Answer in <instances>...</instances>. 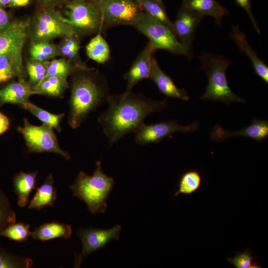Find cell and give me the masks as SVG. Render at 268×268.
<instances>
[{
	"instance_id": "4dcf8cb0",
	"label": "cell",
	"mask_w": 268,
	"mask_h": 268,
	"mask_svg": "<svg viewBox=\"0 0 268 268\" xmlns=\"http://www.w3.org/2000/svg\"><path fill=\"white\" fill-rule=\"evenodd\" d=\"M79 68L64 58L49 61L46 77L58 76L65 78L72 75Z\"/></svg>"
},
{
	"instance_id": "4fadbf2b",
	"label": "cell",
	"mask_w": 268,
	"mask_h": 268,
	"mask_svg": "<svg viewBox=\"0 0 268 268\" xmlns=\"http://www.w3.org/2000/svg\"><path fill=\"white\" fill-rule=\"evenodd\" d=\"M245 136L257 142L266 140L268 137V122L254 119L251 124L247 127L236 131H229L217 125L210 133L211 139L215 142H220L231 136Z\"/></svg>"
},
{
	"instance_id": "5b68a950",
	"label": "cell",
	"mask_w": 268,
	"mask_h": 268,
	"mask_svg": "<svg viewBox=\"0 0 268 268\" xmlns=\"http://www.w3.org/2000/svg\"><path fill=\"white\" fill-rule=\"evenodd\" d=\"M77 36L56 8L38 5L29 18L28 38L32 42H47L57 38Z\"/></svg>"
},
{
	"instance_id": "44dd1931",
	"label": "cell",
	"mask_w": 268,
	"mask_h": 268,
	"mask_svg": "<svg viewBox=\"0 0 268 268\" xmlns=\"http://www.w3.org/2000/svg\"><path fill=\"white\" fill-rule=\"evenodd\" d=\"M36 189V193L28 206L29 209L40 210L54 205L57 195L52 174H49L44 183Z\"/></svg>"
},
{
	"instance_id": "f6af8a7d",
	"label": "cell",
	"mask_w": 268,
	"mask_h": 268,
	"mask_svg": "<svg viewBox=\"0 0 268 268\" xmlns=\"http://www.w3.org/2000/svg\"></svg>"
},
{
	"instance_id": "7a4b0ae2",
	"label": "cell",
	"mask_w": 268,
	"mask_h": 268,
	"mask_svg": "<svg viewBox=\"0 0 268 268\" xmlns=\"http://www.w3.org/2000/svg\"><path fill=\"white\" fill-rule=\"evenodd\" d=\"M72 75L68 122L75 129L110 95L106 78L97 71L79 68Z\"/></svg>"
},
{
	"instance_id": "7bdbcfd3",
	"label": "cell",
	"mask_w": 268,
	"mask_h": 268,
	"mask_svg": "<svg viewBox=\"0 0 268 268\" xmlns=\"http://www.w3.org/2000/svg\"><path fill=\"white\" fill-rule=\"evenodd\" d=\"M10 0H0V7L2 8L9 7Z\"/></svg>"
},
{
	"instance_id": "60d3db41",
	"label": "cell",
	"mask_w": 268,
	"mask_h": 268,
	"mask_svg": "<svg viewBox=\"0 0 268 268\" xmlns=\"http://www.w3.org/2000/svg\"><path fill=\"white\" fill-rule=\"evenodd\" d=\"M10 121L6 116L0 112V134L5 133L9 128Z\"/></svg>"
},
{
	"instance_id": "f35d334b",
	"label": "cell",
	"mask_w": 268,
	"mask_h": 268,
	"mask_svg": "<svg viewBox=\"0 0 268 268\" xmlns=\"http://www.w3.org/2000/svg\"><path fill=\"white\" fill-rule=\"evenodd\" d=\"M68 0H36L38 5L46 7H54L64 6Z\"/></svg>"
},
{
	"instance_id": "836d02e7",
	"label": "cell",
	"mask_w": 268,
	"mask_h": 268,
	"mask_svg": "<svg viewBox=\"0 0 268 268\" xmlns=\"http://www.w3.org/2000/svg\"><path fill=\"white\" fill-rule=\"evenodd\" d=\"M33 265L31 259L10 254L0 248V268H30Z\"/></svg>"
},
{
	"instance_id": "cb8c5ba5",
	"label": "cell",
	"mask_w": 268,
	"mask_h": 268,
	"mask_svg": "<svg viewBox=\"0 0 268 268\" xmlns=\"http://www.w3.org/2000/svg\"><path fill=\"white\" fill-rule=\"evenodd\" d=\"M68 87L67 78L58 76H49L46 77L33 88L34 94L61 98Z\"/></svg>"
},
{
	"instance_id": "3957f363",
	"label": "cell",
	"mask_w": 268,
	"mask_h": 268,
	"mask_svg": "<svg viewBox=\"0 0 268 268\" xmlns=\"http://www.w3.org/2000/svg\"><path fill=\"white\" fill-rule=\"evenodd\" d=\"M114 179L102 170L100 161L91 176L80 172L73 184L69 187L74 197L83 201L92 214L105 212L106 200L113 188Z\"/></svg>"
},
{
	"instance_id": "74e56055",
	"label": "cell",
	"mask_w": 268,
	"mask_h": 268,
	"mask_svg": "<svg viewBox=\"0 0 268 268\" xmlns=\"http://www.w3.org/2000/svg\"><path fill=\"white\" fill-rule=\"evenodd\" d=\"M12 21L9 13L0 7V32L6 29Z\"/></svg>"
},
{
	"instance_id": "d6a6232c",
	"label": "cell",
	"mask_w": 268,
	"mask_h": 268,
	"mask_svg": "<svg viewBox=\"0 0 268 268\" xmlns=\"http://www.w3.org/2000/svg\"><path fill=\"white\" fill-rule=\"evenodd\" d=\"M49 61H39L30 59L26 64L29 81L33 88L38 85L46 76Z\"/></svg>"
},
{
	"instance_id": "4316f807",
	"label": "cell",
	"mask_w": 268,
	"mask_h": 268,
	"mask_svg": "<svg viewBox=\"0 0 268 268\" xmlns=\"http://www.w3.org/2000/svg\"><path fill=\"white\" fill-rule=\"evenodd\" d=\"M28 111L31 114L39 119L44 124L47 125L57 132H61V122L65 116L64 113L55 114L51 113L31 103L29 100L19 106Z\"/></svg>"
},
{
	"instance_id": "2e32d148",
	"label": "cell",
	"mask_w": 268,
	"mask_h": 268,
	"mask_svg": "<svg viewBox=\"0 0 268 268\" xmlns=\"http://www.w3.org/2000/svg\"><path fill=\"white\" fill-rule=\"evenodd\" d=\"M229 37L235 43L240 51L248 57L256 74L268 83V67L265 63L258 57L256 52L249 44L245 34L240 30L239 26H232Z\"/></svg>"
},
{
	"instance_id": "8fae6325",
	"label": "cell",
	"mask_w": 268,
	"mask_h": 268,
	"mask_svg": "<svg viewBox=\"0 0 268 268\" xmlns=\"http://www.w3.org/2000/svg\"><path fill=\"white\" fill-rule=\"evenodd\" d=\"M121 229L119 225L107 229L94 228L79 229L77 234L81 240L82 249L79 255H75L74 267H80L83 260L90 254L105 247L111 240L119 239Z\"/></svg>"
},
{
	"instance_id": "30bf717a",
	"label": "cell",
	"mask_w": 268,
	"mask_h": 268,
	"mask_svg": "<svg viewBox=\"0 0 268 268\" xmlns=\"http://www.w3.org/2000/svg\"><path fill=\"white\" fill-rule=\"evenodd\" d=\"M199 127L198 122L183 126L174 119L149 125L143 123L134 132V140L137 144L142 145L158 143L175 132L190 133L197 130Z\"/></svg>"
},
{
	"instance_id": "d6986e66",
	"label": "cell",
	"mask_w": 268,
	"mask_h": 268,
	"mask_svg": "<svg viewBox=\"0 0 268 268\" xmlns=\"http://www.w3.org/2000/svg\"><path fill=\"white\" fill-rule=\"evenodd\" d=\"M22 52H8L0 54V83L14 77L25 78Z\"/></svg>"
},
{
	"instance_id": "7402d4cb",
	"label": "cell",
	"mask_w": 268,
	"mask_h": 268,
	"mask_svg": "<svg viewBox=\"0 0 268 268\" xmlns=\"http://www.w3.org/2000/svg\"><path fill=\"white\" fill-rule=\"evenodd\" d=\"M38 171L30 173L20 172L13 178L14 191L17 196V204L24 207L29 201L31 191L36 189Z\"/></svg>"
},
{
	"instance_id": "ba28073f",
	"label": "cell",
	"mask_w": 268,
	"mask_h": 268,
	"mask_svg": "<svg viewBox=\"0 0 268 268\" xmlns=\"http://www.w3.org/2000/svg\"><path fill=\"white\" fill-rule=\"evenodd\" d=\"M23 122V127H18L17 131L22 134L29 151L54 152L67 160L70 159L69 154L60 147L52 127L44 124L39 126L32 125L26 118Z\"/></svg>"
},
{
	"instance_id": "52a82bcc",
	"label": "cell",
	"mask_w": 268,
	"mask_h": 268,
	"mask_svg": "<svg viewBox=\"0 0 268 268\" xmlns=\"http://www.w3.org/2000/svg\"><path fill=\"white\" fill-rule=\"evenodd\" d=\"M69 24L79 38L101 32L103 20L99 9L86 0H69L64 5Z\"/></svg>"
},
{
	"instance_id": "ab89813d",
	"label": "cell",
	"mask_w": 268,
	"mask_h": 268,
	"mask_svg": "<svg viewBox=\"0 0 268 268\" xmlns=\"http://www.w3.org/2000/svg\"><path fill=\"white\" fill-rule=\"evenodd\" d=\"M36 0H10L9 7L20 8L31 5Z\"/></svg>"
},
{
	"instance_id": "6da1fadb",
	"label": "cell",
	"mask_w": 268,
	"mask_h": 268,
	"mask_svg": "<svg viewBox=\"0 0 268 268\" xmlns=\"http://www.w3.org/2000/svg\"><path fill=\"white\" fill-rule=\"evenodd\" d=\"M108 108L98 118L110 145L134 133L149 115L168 106L167 99L152 100L132 91L110 96Z\"/></svg>"
},
{
	"instance_id": "ee69618b",
	"label": "cell",
	"mask_w": 268,
	"mask_h": 268,
	"mask_svg": "<svg viewBox=\"0 0 268 268\" xmlns=\"http://www.w3.org/2000/svg\"><path fill=\"white\" fill-rule=\"evenodd\" d=\"M134 0L138 2H139V1H141L142 0Z\"/></svg>"
},
{
	"instance_id": "9c48e42d",
	"label": "cell",
	"mask_w": 268,
	"mask_h": 268,
	"mask_svg": "<svg viewBox=\"0 0 268 268\" xmlns=\"http://www.w3.org/2000/svg\"><path fill=\"white\" fill-rule=\"evenodd\" d=\"M103 29L120 25L134 26L144 13L134 0H110L99 8Z\"/></svg>"
},
{
	"instance_id": "7c38bea8",
	"label": "cell",
	"mask_w": 268,
	"mask_h": 268,
	"mask_svg": "<svg viewBox=\"0 0 268 268\" xmlns=\"http://www.w3.org/2000/svg\"><path fill=\"white\" fill-rule=\"evenodd\" d=\"M29 18L13 20L11 24L0 32V54L8 52H22L28 38Z\"/></svg>"
},
{
	"instance_id": "b9f144b4",
	"label": "cell",
	"mask_w": 268,
	"mask_h": 268,
	"mask_svg": "<svg viewBox=\"0 0 268 268\" xmlns=\"http://www.w3.org/2000/svg\"><path fill=\"white\" fill-rule=\"evenodd\" d=\"M87 2L96 7L98 9L104 3L110 0H86Z\"/></svg>"
},
{
	"instance_id": "83f0119b",
	"label": "cell",
	"mask_w": 268,
	"mask_h": 268,
	"mask_svg": "<svg viewBox=\"0 0 268 268\" xmlns=\"http://www.w3.org/2000/svg\"><path fill=\"white\" fill-rule=\"evenodd\" d=\"M138 3L144 13L167 26L175 34L173 22L167 16L162 0H142Z\"/></svg>"
},
{
	"instance_id": "603a6c76",
	"label": "cell",
	"mask_w": 268,
	"mask_h": 268,
	"mask_svg": "<svg viewBox=\"0 0 268 268\" xmlns=\"http://www.w3.org/2000/svg\"><path fill=\"white\" fill-rule=\"evenodd\" d=\"M72 234V229L69 224L51 222L44 223L32 232V238L42 241L62 238L67 239Z\"/></svg>"
},
{
	"instance_id": "8d00e7d4",
	"label": "cell",
	"mask_w": 268,
	"mask_h": 268,
	"mask_svg": "<svg viewBox=\"0 0 268 268\" xmlns=\"http://www.w3.org/2000/svg\"><path fill=\"white\" fill-rule=\"evenodd\" d=\"M237 5L242 7L247 13L251 21L259 34H261L259 24L255 19L252 10L251 0H235Z\"/></svg>"
},
{
	"instance_id": "484cf974",
	"label": "cell",
	"mask_w": 268,
	"mask_h": 268,
	"mask_svg": "<svg viewBox=\"0 0 268 268\" xmlns=\"http://www.w3.org/2000/svg\"><path fill=\"white\" fill-rule=\"evenodd\" d=\"M58 44L60 56L69 61L79 68L87 67L82 62L79 56V37L77 36H69L62 38Z\"/></svg>"
},
{
	"instance_id": "5bb4252c",
	"label": "cell",
	"mask_w": 268,
	"mask_h": 268,
	"mask_svg": "<svg viewBox=\"0 0 268 268\" xmlns=\"http://www.w3.org/2000/svg\"><path fill=\"white\" fill-rule=\"evenodd\" d=\"M203 16L181 5L173 22L174 33L180 42L191 49L197 27Z\"/></svg>"
},
{
	"instance_id": "ffe728a7",
	"label": "cell",
	"mask_w": 268,
	"mask_h": 268,
	"mask_svg": "<svg viewBox=\"0 0 268 268\" xmlns=\"http://www.w3.org/2000/svg\"><path fill=\"white\" fill-rule=\"evenodd\" d=\"M182 5L202 16L212 17L217 25L221 24L223 17L229 13L216 0H183Z\"/></svg>"
},
{
	"instance_id": "9a60e30c",
	"label": "cell",
	"mask_w": 268,
	"mask_h": 268,
	"mask_svg": "<svg viewBox=\"0 0 268 268\" xmlns=\"http://www.w3.org/2000/svg\"><path fill=\"white\" fill-rule=\"evenodd\" d=\"M153 53L147 43L138 54L129 70L124 75V78L127 81L126 92L132 91L137 83L149 78Z\"/></svg>"
},
{
	"instance_id": "277c9868",
	"label": "cell",
	"mask_w": 268,
	"mask_h": 268,
	"mask_svg": "<svg viewBox=\"0 0 268 268\" xmlns=\"http://www.w3.org/2000/svg\"><path fill=\"white\" fill-rule=\"evenodd\" d=\"M201 69L206 74L208 83L202 100L219 101L227 104L237 102L245 103V100L236 95L227 80L226 72L231 62L221 55L203 53L199 57Z\"/></svg>"
},
{
	"instance_id": "8992f818",
	"label": "cell",
	"mask_w": 268,
	"mask_h": 268,
	"mask_svg": "<svg viewBox=\"0 0 268 268\" xmlns=\"http://www.w3.org/2000/svg\"><path fill=\"white\" fill-rule=\"evenodd\" d=\"M133 26L149 39L148 43L153 53L157 50H164L191 58V49L179 41L169 28L145 13Z\"/></svg>"
},
{
	"instance_id": "d4e9b609",
	"label": "cell",
	"mask_w": 268,
	"mask_h": 268,
	"mask_svg": "<svg viewBox=\"0 0 268 268\" xmlns=\"http://www.w3.org/2000/svg\"><path fill=\"white\" fill-rule=\"evenodd\" d=\"M86 53L89 59L98 64H104L110 58L109 46L99 32L93 37L85 47Z\"/></svg>"
},
{
	"instance_id": "f1b7e54d",
	"label": "cell",
	"mask_w": 268,
	"mask_h": 268,
	"mask_svg": "<svg viewBox=\"0 0 268 268\" xmlns=\"http://www.w3.org/2000/svg\"><path fill=\"white\" fill-rule=\"evenodd\" d=\"M202 184L200 172L197 170H189L185 172L181 176L178 185V190L174 197L180 194L192 195L198 191Z\"/></svg>"
},
{
	"instance_id": "d590c367",
	"label": "cell",
	"mask_w": 268,
	"mask_h": 268,
	"mask_svg": "<svg viewBox=\"0 0 268 268\" xmlns=\"http://www.w3.org/2000/svg\"><path fill=\"white\" fill-rule=\"evenodd\" d=\"M254 257L247 249L242 253L238 252L235 256L227 258V261L236 268H259L260 265L254 262Z\"/></svg>"
},
{
	"instance_id": "e0dca14e",
	"label": "cell",
	"mask_w": 268,
	"mask_h": 268,
	"mask_svg": "<svg viewBox=\"0 0 268 268\" xmlns=\"http://www.w3.org/2000/svg\"><path fill=\"white\" fill-rule=\"evenodd\" d=\"M156 84L159 91L167 97L187 101L190 97L184 89L178 88L172 78L161 68L153 57L149 78Z\"/></svg>"
},
{
	"instance_id": "ac0fdd59",
	"label": "cell",
	"mask_w": 268,
	"mask_h": 268,
	"mask_svg": "<svg viewBox=\"0 0 268 268\" xmlns=\"http://www.w3.org/2000/svg\"><path fill=\"white\" fill-rule=\"evenodd\" d=\"M34 94L32 86L25 78L18 79L11 82L0 90V106L10 103L19 106L29 101V98Z\"/></svg>"
},
{
	"instance_id": "e575fe53",
	"label": "cell",
	"mask_w": 268,
	"mask_h": 268,
	"mask_svg": "<svg viewBox=\"0 0 268 268\" xmlns=\"http://www.w3.org/2000/svg\"><path fill=\"white\" fill-rule=\"evenodd\" d=\"M16 221L14 210L7 196L0 190V234L6 227L16 222Z\"/></svg>"
},
{
	"instance_id": "f546056e",
	"label": "cell",
	"mask_w": 268,
	"mask_h": 268,
	"mask_svg": "<svg viewBox=\"0 0 268 268\" xmlns=\"http://www.w3.org/2000/svg\"><path fill=\"white\" fill-rule=\"evenodd\" d=\"M31 60L39 61H48L60 56L58 45L47 42H32L29 49Z\"/></svg>"
},
{
	"instance_id": "1f68e13d",
	"label": "cell",
	"mask_w": 268,
	"mask_h": 268,
	"mask_svg": "<svg viewBox=\"0 0 268 268\" xmlns=\"http://www.w3.org/2000/svg\"><path fill=\"white\" fill-rule=\"evenodd\" d=\"M30 225L22 222L13 223L3 229L0 236L21 243L27 240L31 236Z\"/></svg>"
}]
</instances>
